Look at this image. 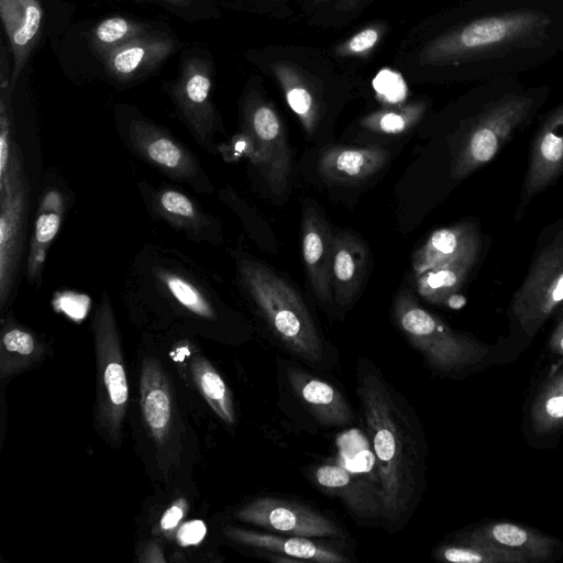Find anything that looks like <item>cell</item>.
<instances>
[{"mask_svg": "<svg viewBox=\"0 0 563 563\" xmlns=\"http://www.w3.org/2000/svg\"><path fill=\"white\" fill-rule=\"evenodd\" d=\"M563 49V0H474L424 45L422 64L467 79L518 76Z\"/></svg>", "mask_w": 563, "mask_h": 563, "instance_id": "cell-1", "label": "cell"}, {"mask_svg": "<svg viewBox=\"0 0 563 563\" xmlns=\"http://www.w3.org/2000/svg\"><path fill=\"white\" fill-rule=\"evenodd\" d=\"M356 391L376 462L383 519L400 523L422 488V437L410 407L367 360L358 362Z\"/></svg>", "mask_w": 563, "mask_h": 563, "instance_id": "cell-2", "label": "cell"}, {"mask_svg": "<svg viewBox=\"0 0 563 563\" xmlns=\"http://www.w3.org/2000/svg\"><path fill=\"white\" fill-rule=\"evenodd\" d=\"M131 307L179 313L198 321L220 319V302L207 273L178 250L145 245L124 282Z\"/></svg>", "mask_w": 563, "mask_h": 563, "instance_id": "cell-3", "label": "cell"}, {"mask_svg": "<svg viewBox=\"0 0 563 563\" xmlns=\"http://www.w3.org/2000/svg\"><path fill=\"white\" fill-rule=\"evenodd\" d=\"M548 93L547 86L526 87L518 76L485 80L479 87L481 106L452 167V178L461 180L492 161Z\"/></svg>", "mask_w": 563, "mask_h": 563, "instance_id": "cell-4", "label": "cell"}, {"mask_svg": "<svg viewBox=\"0 0 563 563\" xmlns=\"http://www.w3.org/2000/svg\"><path fill=\"white\" fill-rule=\"evenodd\" d=\"M239 285L252 299L273 333L295 355L319 362L323 345L309 310L298 291L256 258L235 252Z\"/></svg>", "mask_w": 563, "mask_h": 563, "instance_id": "cell-5", "label": "cell"}, {"mask_svg": "<svg viewBox=\"0 0 563 563\" xmlns=\"http://www.w3.org/2000/svg\"><path fill=\"white\" fill-rule=\"evenodd\" d=\"M394 319L408 342L437 372L457 373L483 362L487 347L449 327L402 289L394 302Z\"/></svg>", "mask_w": 563, "mask_h": 563, "instance_id": "cell-6", "label": "cell"}, {"mask_svg": "<svg viewBox=\"0 0 563 563\" xmlns=\"http://www.w3.org/2000/svg\"><path fill=\"white\" fill-rule=\"evenodd\" d=\"M117 126L130 152L165 177L188 185L197 194L214 191L197 156L165 128L132 110L119 113Z\"/></svg>", "mask_w": 563, "mask_h": 563, "instance_id": "cell-7", "label": "cell"}, {"mask_svg": "<svg viewBox=\"0 0 563 563\" xmlns=\"http://www.w3.org/2000/svg\"><path fill=\"white\" fill-rule=\"evenodd\" d=\"M30 183L20 147L13 142L0 168V309L10 305L19 286L26 247Z\"/></svg>", "mask_w": 563, "mask_h": 563, "instance_id": "cell-8", "label": "cell"}, {"mask_svg": "<svg viewBox=\"0 0 563 563\" xmlns=\"http://www.w3.org/2000/svg\"><path fill=\"white\" fill-rule=\"evenodd\" d=\"M97 358V417L106 437L120 442L129 401V385L123 364L115 314L106 290L92 319Z\"/></svg>", "mask_w": 563, "mask_h": 563, "instance_id": "cell-9", "label": "cell"}, {"mask_svg": "<svg viewBox=\"0 0 563 563\" xmlns=\"http://www.w3.org/2000/svg\"><path fill=\"white\" fill-rule=\"evenodd\" d=\"M563 301V242L547 246L511 301V313L532 338Z\"/></svg>", "mask_w": 563, "mask_h": 563, "instance_id": "cell-10", "label": "cell"}, {"mask_svg": "<svg viewBox=\"0 0 563 563\" xmlns=\"http://www.w3.org/2000/svg\"><path fill=\"white\" fill-rule=\"evenodd\" d=\"M211 86L209 64L192 56L183 63L178 80L169 89V95L196 143L213 154L218 151L214 137L223 129L211 100Z\"/></svg>", "mask_w": 563, "mask_h": 563, "instance_id": "cell-11", "label": "cell"}, {"mask_svg": "<svg viewBox=\"0 0 563 563\" xmlns=\"http://www.w3.org/2000/svg\"><path fill=\"white\" fill-rule=\"evenodd\" d=\"M243 128L252 143L251 163L260 169L271 190L282 195L288 187L291 155L277 112L266 102L250 100L244 108Z\"/></svg>", "mask_w": 563, "mask_h": 563, "instance_id": "cell-12", "label": "cell"}, {"mask_svg": "<svg viewBox=\"0 0 563 563\" xmlns=\"http://www.w3.org/2000/svg\"><path fill=\"white\" fill-rule=\"evenodd\" d=\"M137 188L153 219L165 222L192 242L214 245L222 243L219 219L184 191L165 184L154 186L146 180H140Z\"/></svg>", "mask_w": 563, "mask_h": 563, "instance_id": "cell-13", "label": "cell"}, {"mask_svg": "<svg viewBox=\"0 0 563 563\" xmlns=\"http://www.w3.org/2000/svg\"><path fill=\"white\" fill-rule=\"evenodd\" d=\"M236 518L269 531L305 538H338L340 528L327 516L306 505L258 497L241 507Z\"/></svg>", "mask_w": 563, "mask_h": 563, "instance_id": "cell-14", "label": "cell"}, {"mask_svg": "<svg viewBox=\"0 0 563 563\" xmlns=\"http://www.w3.org/2000/svg\"><path fill=\"white\" fill-rule=\"evenodd\" d=\"M563 170V101L542 122L536 134L523 185V198L549 186Z\"/></svg>", "mask_w": 563, "mask_h": 563, "instance_id": "cell-15", "label": "cell"}, {"mask_svg": "<svg viewBox=\"0 0 563 563\" xmlns=\"http://www.w3.org/2000/svg\"><path fill=\"white\" fill-rule=\"evenodd\" d=\"M175 48L176 42L172 37L147 32L111 49L101 58L111 78L129 82L155 69Z\"/></svg>", "mask_w": 563, "mask_h": 563, "instance_id": "cell-16", "label": "cell"}, {"mask_svg": "<svg viewBox=\"0 0 563 563\" xmlns=\"http://www.w3.org/2000/svg\"><path fill=\"white\" fill-rule=\"evenodd\" d=\"M333 239L334 233L327 220L316 208L306 207L301 223L302 260L312 290L323 301L332 297Z\"/></svg>", "mask_w": 563, "mask_h": 563, "instance_id": "cell-17", "label": "cell"}, {"mask_svg": "<svg viewBox=\"0 0 563 563\" xmlns=\"http://www.w3.org/2000/svg\"><path fill=\"white\" fill-rule=\"evenodd\" d=\"M318 485L327 493L336 496L345 507L362 519L383 517L379 486L358 474H352L340 464H325L314 474Z\"/></svg>", "mask_w": 563, "mask_h": 563, "instance_id": "cell-18", "label": "cell"}, {"mask_svg": "<svg viewBox=\"0 0 563 563\" xmlns=\"http://www.w3.org/2000/svg\"><path fill=\"white\" fill-rule=\"evenodd\" d=\"M388 158L389 152L380 146H332L321 153L318 170L329 184L355 185L374 176Z\"/></svg>", "mask_w": 563, "mask_h": 563, "instance_id": "cell-19", "label": "cell"}, {"mask_svg": "<svg viewBox=\"0 0 563 563\" xmlns=\"http://www.w3.org/2000/svg\"><path fill=\"white\" fill-rule=\"evenodd\" d=\"M140 406L151 437L158 445H163L170 434L173 398L168 377L155 357H147L142 363Z\"/></svg>", "mask_w": 563, "mask_h": 563, "instance_id": "cell-20", "label": "cell"}, {"mask_svg": "<svg viewBox=\"0 0 563 563\" xmlns=\"http://www.w3.org/2000/svg\"><path fill=\"white\" fill-rule=\"evenodd\" d=\"M286 373L292 390L320 424L339 428L352 422L351 406L334 386L298 367Z\"/></svg>", "mask_w": 563, "mask_h": 563, "instance_id": "cell-21", "label": "cell"}, {"mask_svg": "<svg viewBox=\"0 0 563 563\" xmlns=\"http://www.w3.org/2000/svg\"><path fill=\"white\" fill-rule=\"evenodd\" d=\"M0 13L13 54L10 76L13 90L41 33L43 9L38 0H0Z\"/></svg>", "mask_w": 563, "mask_h": 563, "instance_id": "cell-22", "label": "cell"}, {"mask_svg": "<svg viewBox=\"0 0 563 563\" xmlns=\"http://www.w3.org/2000/svg\"><path fill=\"white\" fill-rule=\"evenodd\" d=\"M367 262L368 251L361 239L349 231L334 233L331 286L339 305L353 301L363 284Z\"/></svg>", "mask_w": 563, "mask_h": 563, "instance_id": "cell-23", "label": "cell"}, {"mask_svg": "<svg viewBox=\"0 0 563 563\" xmlns=\"http://www.w3.org/2000/svg\"><path fill=\"white\" fill-rule=\"evenodd\" d=\"M224 534L228 539L242 545L290 556L300 562H349V559L343 556L340 552L322 543L314 542L310 540V538L265 533L238 527H227Z\"/></svg>", "mask_w": 563, "mask_h": 563, "instance_id": "cell-24", "label": "cell"}, {"mask_svg": "<svg viewBox=\"0 0 563 563\" xmlns=\"http://www.w3.org/2000/svg\"><path fill=\"white\" fill-rule=\"evenodd\" d=\"M65 208V199L56 189L46 190L41 198L26 255V277L33 286L41 285L46 254L60 229Z\"/></svg>", "mask_w": 563, "mask_h": 563, "instance_id": "cell-25", "label": "cell"}, {"mask_svg": "<svg viewBox=\"0 0 563 563\" xmlns=\"http://www.w3.org/2000/svg\"><path fill=\"white\" fill-rule=\"evenodd\" d=\"M478 240L472 242L460 253L416 276L417 291L426 300L444 305L465 282L478 253Z\"/></svg>", "mask_w": 563, "mask_h": 563, "instance_id": "cell-26", "label": "cell"}, {"mask_svg": "<svg viewBox=\"0 0 563 563\" xmlns=\"http://www.w3.org/2000/svg\"><path fill=\"white\" fill-rule=\"evenodd\" d=\"M470 533L522 554L530 563L550 560L560 545L550 536L511 522H490Z\"/></svg>", "mask_w": 563, "mask_h": 563, "instance_id": "cell-27", "label": "cell"}, {"mask_svg": "<svg viewBox=\"0 0 563 563\" xmlns=\"http://www.w3.org/2000/svg\"><path fill=\"white\" fill-rule=\"evenodd\" d=\"M476 240L477 233L470 223L435 230L412 255L415 277L453 257Z\"/></svg>", "mask_w": 563, "mask_h": 563, "instance_id": "cell-28", "label": "cell"}, {"mask_svg": "<svg viewBox=\"0 0 563 563\" xmlns=\"http://www.w3.org/2000/svg\"><path fill=\"white\" fill-rule=\"evenodd\" d=\"M435 556L452 563H530L522 554L470 532L461 537L456 543L439 548Z\"/></svg>", "mask_w": 563, "mask_h": 563, "instance_id": "cell-29", "label": "cell"}, {"mask_svg": "<svg viewBox=\"0 0 563 563\" xmlns=\"http://www.w3.org/2000/svg\"><path fill=\"white\" fill-rule=\"evenodd\" d=\"M194 380L211 409L225 423L235 422L231 391L217 369L203 357L196 355L190 362Z\"/></svg>", "mask_w": 563, "mask_h": 563, "instance_id": "cell-30", "label": "cell"}, {"mask_svg": "<svg viewBox=\"0 0 563 563\" xmlns=\"http://www.w3.org/2000/svg\"><path fill=\"white\" fill-rule=\"evenodd\" d=\"M532 427L538 433L563 428V367L541 388L531 407Z\"/></svg>", "mask_w": 563, "mask_h": 563, "instance_id": "cell-31", "label": "cell"}, {"mask_svg": "<svg viewBox=\"0 0 563 563\" xmlns=\"http://www.w3.org/2000/svg\"><path fill=\"white\" fill-rule=\"evenodd\" d=\"M148 32L146 24L124 16H111L99 22L89 34L95 52L103 56L111 49Z\"/></svg>", "mask_w": 563, "mask_h": 563, "instance_id": "cell-32", "label": "cell"}, {"mask_svg": "<svg viewBox=\"0 0 563 563\" xmlns=\"http://www.w3.org/2000/svg\"><path fill=\"white\" fill-rule=\"evenodd\" d=\"M278 78L287 103L297 114L308 134H313L318 123V106L302 80L288 68H278Z\"/></svg>", "mask_w": 563, "mask_h": 563, "instance_id": "cell-33", "label": "cell"}, {"mask_svg": "<svg viewBox=\"0 0 563 563\" xmlns=\"http://www.w3.org/2000/svg\"><path fill=\"white\" fill-rule=\"evenodd\" d=\"M422 113L423 106L418 103L393 110H382L364 118L362 125L376 133L401 134L412 128Z\"/></svg>", "mask_w": 563, "mask_h": 563, "instance_id": "cell-34", "label": "cell"}, {"mask_svg": "<svg viewBox=\"0 0 563 563\" xmlns=\"http://www.w3.org/2000/svg\"><path fill=\"white\" fill-rule=\"evenodd\" d=\"M37 347L36 339L31 332L8 320L3 327L1 349L2 355L32 356Z\"/></svg>", "mask_w": 563, "mask_h": 563, "instance_id": "cell-35", "label": "cell"}, {"mask_svg": "<svg viewBox=\"0 0 563 563\" xmlns=\"http://www.w3.org/2000/svg\"><path fill=\"white\" fill-rule=\"evenodd\" d=\"M376 92L387 102L397 103L406 97V85L401 76L389 69H382L373 81Z\"/></svg>", "mask_w": 563, "mask_h": 563, "instance_id": "cell-36", "label": "cell"}, {"mask_svg": "<svg viewBox=\"0 0 563 563\" xmlns=\"http://www.w3.org/2000/svg\"><path fill=\"white\" fill-rule=\"evenodd\" d=\"M379 37L378 31L374 27H367L356 33L347 43L343 45L346 54H360L374 47Z\"/></svg>", "mask_w": 563, "mask_h": 563, "instance_id": "cell-37", "label": "cell"}, {"mask_svg": "<svg viewBox=\"0 0 563 563\" xmlns=\"http://www.w3.org/2000/svg\"><path fill=\"white\" fill-rule=\"evenodd\" d=\"M207 528L201 520L185 522L177 532V541L181 547L195 545L201 542L206 536Z\"/></svg>", "mask_w": 563, "mask_h": 563, "instance_id": "cell-38", "label": "cell"}, {"mask_svg": "<svg viewBox=\"0 0 563 563\" xmlns=\"http://www.w3.org/2000/svg\"><path fill=\"white\" fill-rule=\"evenodd\" d=\"M186 509V500H175L163 514L161 518V529L165 532L173 531L183 519Z\"/></svg>", "mask_w": 563, "mask_h": 563, "instance_id": "cell-39", "label": "cell"}, {"mask_svg": "<svg viewBox=\"0 0 563 563\" xmlns=\"http://www.w3.org/2000/svg\"><path fill=\"white\" fill-rule=\"evenodd\" d=\"M549 345L553 352L563 355V318L552 332Z\"/></svg>", "mask_w": 563, "mask_h": 563, "instance_id": "cell-40", "label": "cell"}, {"mask_svg": "<svg viewBox=\"0 0 563 563\" xmlns=\"http://www.w3.org/2000/svg\"><path fill=\"white\" fill-rule=\"evenodd\" d=\"M466 302V299L462 296V295H459V294H452L444 302V305H446L448 307L452 308V309H459L461 307H463Z\"/></svg>", "mask_w": 563, "mask_h": 563, "instance_id": "cell-41", "label": "cell"}, {"mask_svg": "<svg viewBox=\"0 0 563 563\" xmlns=\"http://www.w3.org/2000/svg\"><path fill=\"white\" fill-rule=\"evenodd\" d=\"M170 1V0H169Z\"/></svg>", "mask_w": 563, "mask_h": 563, "instance_id": "cell-42", "label": "cell"}]
</instances>
